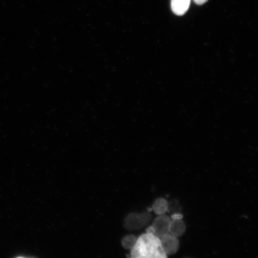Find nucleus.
Listing matches in <instances>:
<instances>
[{
  "label": "nucleus",
  "mask_w": 258,
  "mask_h": 258,
  "mask_svg": "<svg viewBox=\"0 0 258 258\" xmlns=\"http://www.w3.org/2000/svg\"><path fill=\"white\" fill-rule=\"evenodd\" d=\"M149 213H132L125 219L124 227L127 230H136L142 228L150 220Z\"/></svg>",
  "instance_id": "obj_1"
},
{
  "label": "nucleus",
  "mask_w": 258,
  "mask_h": 258,
  "mask_svg": "<svg viewBox=\"0 0 258 258\" xmlns=\"http://www.w3.org/2000/svg\"><path fill=\"white\" fill-rule=\"evenodd\" d=\"M171 220V219L165 215H159L157 218H156L152 225V230L154 235L160 239L163 236L169 234Z\"/></svg>",
  "instance_id": "obj_2"
},
{
  "label": "nucleus",
  "mask_w": 258,
  "mask_h": 258,
  "mask_svg": "<svg viewBox=\"0 0 258 258\" xmlns=\"http://www.w3.org/2000/svg\"><path fill=\"white\" fill-rule=\"evenodd\" d=\"M160 240L161 247L166 254L176 253L179 249V241L175 236L169 233L161 237Z\"/></svg>",
  "instance_id": "obj_3"
},
{
  "label": "nucleus",
  "mask_w": 258,
  "mask_h": 258,
  "mask_svg": "<svg viewBox=\"0 0 258 258\" xmlns=\"http://www.w3.org/2000/svg\"><path fill=\"white\" fill-rule=\"evenodd\" d=\"M185 230H186V226L181 219L176 218L171 220L169 228V234L176 237H181V235H184Z\"/></svg>",
  "instance_id": "obj_4"
},
{
  "label": "nucleus",
  "mask_w": 258,
  "mask_h": 258,
  "mask_svg": "<svg viewBox=\"0 0 258 258\" xmlns=\"http://www.w3.org/2000/svg\"><path fill=\"white\" fill-rule=\"evenodd\" d=\"M191 0H171V6L173 13L181 16L189 10Z\"/></svg>",
  "instance_id": "obj_5"
},
{
  "label": "nucleus",
  "mask_w": 258,
  "mask_h": 258,
  "mask_svg": "<svg viewBox=\"0 0 258 258\" xmlns=\"http://www.w3.org/2000/svg\"><path fill=\"white\" fill-rule=\"evenodd\" d=\"M152 209L158 215H165L168 211L167 201L163 198L157 199L153 204Z\"/></svg>",
  "instance_id": "obj_6"
},
{
  "label": "nucleus",
  "mask_w": 258,
  "mask_h": 258,
  "mask_svg": "<svg viewBox=\"0 0 258 258\" xmlns=\"http://www.w3.org/2000/svg\"><path fill=\"white\" fill-rule=\"evenodd\" d=\"M137 242V238L134 235H128L123 237L121 244L123 247L126 249H132Z\"/></svg>",
  "instance_id": "obj_7"
},
{
  "label": "nucleus",
  "mask_w": 258,
  "mask_h": 258,
  "mask_svg": "<svg viewBox=\"0 0 258 258\" xmlns=\"http://www.w3.org/2000/svg\"><path fill=\"white\" fill-rule=\"evenodd\" d=\"M194 1H195V3H196L197 5H202L206 3L208 0H194Z\"/></svg>",
  "instance_id": "obj_8"
}]
</instances>
